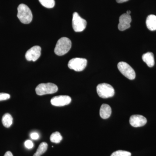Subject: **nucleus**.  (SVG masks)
<instances>
[{"label": "nucleus", "mask_w": 156, "mask_h": 156, "mask_svg": "<svg viewBox=\"0 0 156 156\" xmlns=\"http://www.w3.org/2000/svg\"><path fill=\"white\" fill-rule=\"evenodd\" d=\"M62 137L60 133L56 131L51 134L50 137V141L54 143L58 144L62 140Z\"/></svg>", "instance_id": "17"}, {"label": "nucleus", "mask_w": 156, "mask_h": 156, "mask_svg": "<svg viewBox=\"0 0 156 156\" xmlns=\"http://www.w3.org/2000/svg\"><path fill=\"white\" fill-rule=\"evenodd\" d=\"M58 89V87L55 84L47 83L39 84L37 86L35 90L37 95H43L56 93Z\"/></svg>", "instance_id": "3"}, {"label": "nucleus", "mask_w": 156, "mask_h": 156, "mask_svg": "<svg viewBox=\"0 0 156 156\" xmlns=\"http://www.w3.org/2000/svg\"><path fill=\"white\" fill-rule=\"evenodd\" d=\"M143 60L149 67H152L154 65V58L153 53L151 52L144 54L142 57Z\"/></svg>", "instance_id": "13"}, {"label": "nucleus", "mask_w": 156, "mask_h": 156, "mask_svg": "<svg viewBox=\"0 0 156 156\" xmlns=\"http://www.w3.org/2000/svg\"><path fill=\"white\" fill-rule=\"evenodd\" d=\"M111 114L112 108L109 105L106 104H103L101 105L100 109V116L102 119H108Z\"/></svg>", "instance_id": "12"}, {"label": "nucleus", "mask_w": 156, "mask_h": 156, "mask_svg": "<svg viewBox=\"0 0 156 156\" xmlns=\"http://www.w3.org/2000/svg\"><path fill=\"white\" fill-rule=\"evenodd\" d=\"M17 11V17L20 22L24 24H29L31 22L33 15L28 6L23 4H20L18 6Z\"/></svg>", "instance_id": "2"}, {"label": "nucleus", "mask_w": 156, "mask_h": 156, "mask_svg": "<svg viewBox=\"0 0 156 156\" xmlns=\"http://www.w3.org/2000/svg\"><path fill=\"white\" fill-rule=\"evenodd\" d=\"M87 25V22L79 15L77 12L73 14L72 26L75 31L80 32L83 31Z\"/></svg>", "instance_id": "7"}, {"label": "nucleus", "mask_w": 156, "mask_h": 156, "mask_svg": "<svg viewBox=\"0 0 156 156\" xmlns=\"http://www.w3.org/2000/svg\"><path fill=\"white\" fill-rule=\"evenodd\" d=\"M72 42L68 38L63 37L59 39L56 43L54 53L58 56H63L70 50Z\"/></svg>", "instance_id": "1"}, {"label": "nucleus", "mask_w": 156, "mask_h": 156, "mask_svg": "<svg viewBox=\"0 0 156 156\" xmlns=\"http://www.w3.org/2000/svg\"><path fill=\"white\" fill-rule=\"evenodd\" d=\"M48 148V144L46 142H42L37 149L35 153L34 154L33 156H41L44 153Z\"/></svg>", "instance_id": "16"}, {"label": "nucleus", "mask_w": 156, "mask_h": 156, "mask_svg": "<svg viewBox=\"0 0 156 156\" xmlns=\"http://www.w3.org/2000/svg\"><path fill=\"white\" fill-rule=\"evenodd\" d=\"M147 27L149 30H156V16L153 14L149 15L146 21Z\"/></svg>", "instance_id": "14"}, {"label": "nucleus", "mask_w": 156, "mask_h": 156, "mask_svg": "<svg viewBox=\"0 0 156 156\" xmlns=\"http://www.w3.org/2000/svg\"><path fill=\"white\" fill-rule=\"evenodd\" d=\"M41 48L40 46H35L27 51L25 58L29 61H37L41 55Z\"/></svg>", "instance_id": "8"}, {"label": "nucleus", "mask_w": 156, "mask_h": 156, "mask_svg": "<svg viewBox=\"0 0 156 156\" xmlns=\"http://www.w3.org/2000/svg\"><path fill=\"white\" fill-rule=\"evenodd\" d=\"M128 1V0H116V2L119 3H122Z\"/></svg>", "instance_id": "24"}, {"label": "nucleus", "mask_w": 156, "mask_h": 156, "mask_svg": "<svg viewBox=\"0 0 156 156\" xmlns=\"http://www.w3.org/2000/svg\"><path fill=\"white\" fill-rule=\"evenodd\" d=\"M24 145L28 149L32 148L34 147V144L33 142L30 140H27L24 143Z\"/></svg>", "instance_id": "21"}, {"label": "nucleus", "mask_w": 156, "mask_h": 156, "mask_svg": "<svg viewBox=\"0 0 156 156\" xmlns=\"http://www.w3.org/2000/svg\"><path fill=\"white\" fill-rule=\"evenodd\" d=\"M131 22V17L130 14L127 13L122 14L119 17L118 28L121 31L126 30L127 29L130 28Z\"/></svg>", "instance_id": "11"}, {"label": "nucleus", "mask_w": 156, "mask_h": 156, "mask_svg": "<svg viewBox=\"0 0 156 156\" xmlns=\"http://www.w3.org/2000/svg\"><path fill=\"white\" fill-rule=\"evenodd\" d=\"M131 11H129V10H128V11H127V12H126V13H127V14H131Z\"/></svg>", "instance_id": "25"}, {"label": "nucleus", "mask_w": 156, "mask_h": 156, "mask_svg": "<svg viewBox=\"0 0 156 156\" xmlns=\"http://www.w3.org/2000/svg\"><path fill=\"white\" fill-rule=\"evenodd\" d=\"M10 95L8 93H0V101L8 100L10 98Z\"/></svg>", "instance_id": "20"}, {"label": "nucleus", "mask_w": 156, "mask_h": 156, "mask_svg": "<svg viewBox=\"0 0 156 156\" xmlns=\"http://www.w3.org/2000/svg\"><path fill=\"white\" fill-rule=\"evenodd\" d=\"M118 69L120 72L130 80H134L136 74L133 69L128 63L124 62H120L118 64Z\"/></svg>", "instance_id": "6"}, {"label": "nucleus", "mask_w": 156, "mask_h": 156, "mask_svg": "<svg viewBox=\"0 0 156 156\" xmlns=\"http://www.w3.org/2000/svg\"><path fill=\"white\" fill-rule=\"evenodd\" d=\"M13 120V118L10 114L6 113L2 118V123L5 128H9L12 125Z\"/></svg>", "instance_id": "15"}, {"label": "nucleus", "mask_w": 156, "mask_h": 156, "mask_svg": "<svg viewBox=\"0 0 156 156\" xmlns=\"http://www.w3.org/2000/svg\"><path fill=\"white\" fill-rule=\"evenodd\" d=\"M97 92L98 96L103 98L113 97L115 95V89L111 85L103 83L98 85Z\"/></svg>", "instance_id": "4"}, {"label": "nucleus", "mask_w": 156, "mask_h": 156, "mask_svg": "<svg viewBox=\"0 0 156 156\" xmlns=\"http://www.w3.org/2000/svg\"><path fill=\"white\" fill-rule=\"evenodd\" d=\"M87 64V60L86 58H75L69 60L68 66L69 69L75 71L81 72L85 69Z\"/></svg>", "instance_id": "5"}, {"label": "nucleus", "mask_w": 156, "mask_h": 156, "mask_svg": "<svg viewBox=\"0 0 156 156\" xmlns=\"http://www.w3.org/2000/svg\"><path fill=\"white\" fill-rule=\"evenodd\" d=\"M131 153L127 151L119 150L113 153L111 156H131Z\"/></svg>", "instance_id": "19"}, {"label": "nucleus", "mask_w": 156, "mask_h": 156, "mask_svg": "<svg viewBox=\"0 0 156 156\" xmlns=\"http://www.w3.org/2000/svg\"><path fill=\"white\" fill-rule=\"evenodd\" d=\"M51 103L55 106H63L70 103L71 98L68 95L55 96L51 99Z\"/></svg>", "instance_id": "9"}, {"label": "nucleus", "mask_w": 156, "mask_h": 156, "mask_svg": "<svg viewBox=\"0 0 156 156\" xmlns=\"http://www.w3.org/2000/svg\"><path fill=\"white\" fill-rule=\"evenodd\" d=\"M4 156H13V154L11 151H7L5 153Z\"/></svg>", "instance_id": "23"}, {"label": "nucleus", "mask_w": 156, "mask_h": 156, "mask_svg": "<svg viewBox=\"0 0 156 156\" xmlns=\"http://www.w3.org/2000/svg\"><path fill=\"white\" fill-rule=\"evenodd\" d=\"M40 3L45 8L52 9L55 6L54 0H39Z\"/></svg>", "instance_id": "18"}, {"label": "nucleus", "mask_w": 156, "mask_h": 156, "mask_svg": "<svg viewBox=\"0 0 156 156\" xmlns=\"http://www.w3.org/2000/svg\"><path fill=\"white\" fill-rule=\"evenodd\" d=\"M129 122L131 126L137 128L145 125L147 122V120L145 117L141 115H133L130 117Z\"/></svg>", "instance_id": "10"}, {"label": "nucleus", "mask_w": 156, "mask_h": 156, "mask_svg": "<svg viewBox=\"0 0 156 156\" xmlns=\"http://www.w3.org/2000/svg\"><path fill=\"white\" fill-rule=\"evenodd\" d=\"M30 137L32 139L37 140L38 139L39 135L38 133H36V132H34V133L31 134Z\"/></svg>", "instance_id": "22"}]
</instances>
